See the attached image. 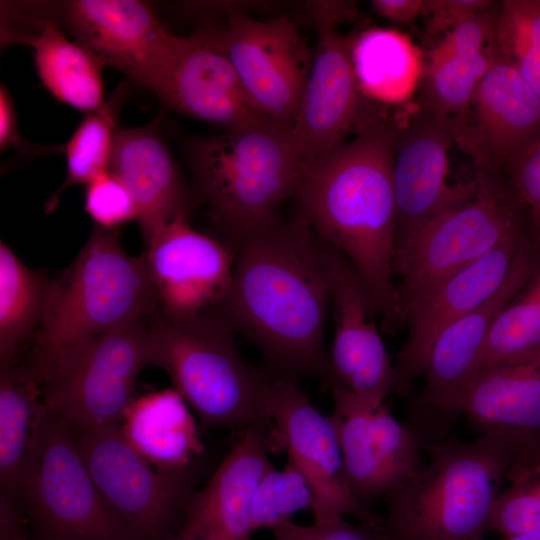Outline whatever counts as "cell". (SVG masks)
<instances>
[{
  "mask_svg": "<svg viewBox=\"0 0 540 540\" xmlns=\"http://www.w3.org/2000/svg\"><path fill=\"white\" fill-rule=\"evenodd\" d=\"M231 250V284L212 310L260 351L275 377L325 382L332 283L321 239L300 215L289 221L277 217Z\"/></svg>",
  "mask_w": 540,
  "mask_h": 540,
  "instance_id": "1",
  "label": "cell"
},
{
  "mask_svg": "<svg viewBox=\"0 0 540 540\" xmlns=\"http://www.w3.org/2000/svg\"><path fill=\"white\" fill-rule=\"evenodd\" d=\"M399 128L396 118L362 107L351 140L303 161L294 197L298 215L355 268L390 335L404 328L394 280Z\"/></svg>",
  "mask_w": 540,
  "mask_h": 540,
  "instance_id": "2",
  "label": "cell"
},
{
  "mask_svg": "<svg viewBox=\"0 0 540 540\" xmlns=\"http://www.w3.org/2000/svg\"><path fill=\"white\" fill-rule=\"evenodd\" d=\"M158 310L143 255L128 254L118 229L94 225L72 263L50 280L27 367L42 386L100 336Z\"/></svg>",
  "mask_w": 540,
  "mask_h": 540,
  "instance_id": "3",
  "label": "cell"
},
{
  "mask_svg": "<svg viewBox=\"0 0 540 540\" xmlns=\"http://www.w3.org/2000/svg\"><path fill=\"white\" fill-rule=\"evenodd\" d=\"M429 453L428 465L383 499L380 540H483L499 488L515 475L512 453L487 433L441 441Z\"/></svg>",
  "mask_w": 540,
  "mask_h": 540,
  "instance_id": "4",
  "label": "cell"
},
{
  "mask_svg": "<svg viewBox=\"0 0 540 540\" xmlns=\"http://www.w3.org/2000/svg\"><path fill=\"white\" fill-rule=\"evenodd\" d=\"M234 335L212 309L181 319L158 310L150 322L151 366L166 371L206 428L274 429L268 394L275 376L244 360Z\"/></svg>",
  "mask_w": 540,
  "mask_h": 540,
  "instance_id": "5",
  "label": "cell"
},
{
  "mask_svg": "<svg viewBox=\"0 0 540 540\" xmlns=\"http://www.w3.org/2000/svg\"><path fill=\"white\" fill-rule=\"evenodd\" d=\"M188 157L197 197L230 249L278 217L303 169L290 133L272 126L196 138Z\"/></svg>",
  "mask_w": 540,
  "mask_h": 540,
  "instance_id": "6",
  "label": "cell"
},
{
  "mask_svg": "<svg viewBox=\"0 0 540 540\" xmlns=\"http://www.w3.org/2000/svg\"><path fill=\"white\" fill-rule=\"evenodd\" d=\"M474 188L429 222L394 262L405 322L446 279L512 235L531 229L505 173L476 169Z\"/></svg>",
  "mask_w": 540,
  "mask_h": 540,
  "instance_id": "7",
  "label": "cell"
},
{
  "mask_svg": "<svg viewBox=\"0 0 540 540\" xmlns=\"http://www.w3.org/2000/svg\"><path fill=\"white\" fill-rule=\"evenodd\" d=\"M18 507L31 540H133L92 479L72 427L48 409Z\"/></svg>",
  "mask_w": 540,
  "mask_h": 540,
  "instance_id": "8",
  "label": "cell"
},
{
  "mask_svg": "<svg viewBox=\"0 0 540 540\" xmlns=\"http://www.w3.org/2000/svg\"><path fill=\"white\" fill-rule=\"evenodd\" d=\"M72 429L98 490L133 540H166L196 490L198 461L160 471L127 442L120 424Z\"/></svg>",
  "mask_w": 540,
  "mask_h": 540,
  "instance_id": "9",
  "label": "cell"
},
{
  "mask_svg": "<svg viewBox=\"0 0 540 540\" xmlns=\"http://www.w3.org/2000/svg\"><path fill=\"white\" fill-rule=\"evenodd\" d=\"M152 316L100 336L48 379L41 386L47 409L74 429L121 424L140 372L151 366Z\"/></svg>",
  "mask_w": 540,
  "mask_h": 540,
  "instance_id": "10",
  "label": "cell"
},
{
  "mask_svg": "<svg viewBox=\"0 0 540 540\" xmlns=\"http://www.w3.org/2000/svg\"><path fill=\"white\" fill-rule=\"evenodd\" d=\"M214 29L252 105L271 126L290 132L313 59L296 24L286 17L257 20L234 10L223 27Z\"/></svg>",
  "mask_w": 540,
  "mask_h": 540,
  "instance_id": "11",
  "label": "cell"
},
{
  "mask_svg": "<svg viewBox=\"0 0 540 540\" xmlns=\"http://www.w3.org/2000/svg\"><path fill=\"white\" fill-rule=\"evenodd\" d=\"M306 8L316 44L302 104L289 132L303 161L345 142L362 107L351 56L356 34L337 30L345 21H357L355 2L311 1Z\"/></svg>",
  "mask_w": 540,
  "mask_h": 540,
  "instance_id": "12",
  "label": "cell"
},
{
  "mask_svg": "<svg viewBox=\"0 0 540 540\" xmlns=\"http://www.w3.org/2000/svg\"><path fill=\"white\" fill-rule=\"evenodd\" d=\"M298 381L274 377L268 394V412L274 425L273 446L288 453V461L305 477L313 492L315 522L353 515L360 523L379 529L382 516L364 509L345 477L336 425L299 389Z\"/></svg>",
  "mask_w": 540,
  "mask_h": 540,
  "instance_id": "13",
  "label": "cell"
},
{
  "mask_svg": "<svg viewBox=\"0 0 540 540\" xmlns=\"http://www.w3.org/2000/svg\"><path fill=\"white\" fill-rule=\"evenodd\" d=\"M452 144L449 117L421 105L400 124L393 167L394 262L429 222L474 188V179L448 182Z\"/></svg>",
  "mask_w": 540,
  "mask_h": 540,
  "instance_id": "14",
  "label": "cell"
},
{
  "mask_svg": "<svg viewBox=\"0 0 540 540\" xmlns=\"http://www.w3.org/2000/svg\"><path fill=\"white\" fill-rule=\"evenodd\" d=\"M59 7L74 40L104 67L159 92L182 37L171 34L149 6L135 0H72Z\"/></svg>",
  "mask_w": 540,
  "mask_h": 540,
  "instance_id": "15",
  "label": "cell"
},
{
  "mask_svg": "<svg viewBox=\"0 0 540 540\" xmlns=\"http://www.w3.org/2000/svg\"><path fill=\"white\" fill-rule=\"evenodd\" d=\"M322 243L331 277L335 320L325 383L329 388H343L370 408H377L397 387L395 365L376 325L378 313L352 264Z\"/></svg>",
  "mask_w": 540,
  "mask_h": 540,
  "instance_id": "16",
  "label": "cell"
},
{
  "mask_svg": "<svg viewBox=\"0 0 540 540\" xmlns=\"http://www.w3.org/2000/svg\"><path fill=\"white\" fill-rule=\"evenodd\" d=\"M449 119L476 169L504 173L540 140V95L497 51L467 108Z\"/></svg>",
  "mask_w": 540,
  "mask_h": 540,
  "instance_id": "17",
  "label": "cell"
},
{
  "mask_svg": "<svg viewBox=\"0 0 540 540\" xmlns=\"http://www.w3.org/2000/svg\"><path fill=\"white\" fill-rule=\"evenodd\" d=\"M444 411L465 415L503 442L516 481L540 473V352L475 373Z\"/></svg>",
  "mask_w": 540,
  "mask_h": 540,
  "instance_id": "18",
  "label": "cell"
},
{
  "mask_svg": "<svg viewBox=\"0 0 540 540\" xmlns=\"http://www.w3.org/2000/svg\"><path fill=\"white\" fill-rule=\"evenodd\" d=\"M142 253L159 312L192 317L215 308L231 284L234 253L221 240L194 229L180 214L157 229Z\"/></svg>",
  "mask_w": 540,
  "mask_h": 540,
  "instance_id": "19",
  "label": "cell"
},
{
  "mask_svg": "<svg viewBox=\"0 0 540 540\" xmlns=\"http://www.w3.org/2000/svg\"><path fill=\"white\" fill-rule=\"evenodd\" d=\"M533 247L531 229L516 233L450 276L425 299L405 322L407 338L395 364L396 394H409L413 381L423 375L432 346L441 332L493 295Z\"/></svg>",
  "mask_w": 540,
  "mask_h": 540,
  "instance_id": "20",
  "label": "cell"
},
{
  "mask_svg": "<svg viewBox=\"0 0 540 540\" xmlns=\"http://www.w3.org/2000/svg\"><path fill=\"white\" fill-rule=\"evenodd\" d=\"M274 429L241 430L230 451L201 489L188 499L166 540H251L254 491L273 467L268 451Z\"/></svg>",
  "mask_w": 540,
  "mask_h": 540,
  "instance_id": "21",
  "label": "cell"
},
{
  "mask_svg": "<svg viewBox=\"0 0 540 540\" xmlns=\"http://www.w3.org/2000/svg\"><path fill=\"white\" fill-rule=\"evenodd\" d=\"M156 95L172 110L224 131L271 126L247 97L214 28L182 37Z\"/></svg>",
  "mask_w": 540,
  "mask_h": 540,
  "instance_id": "22",
  "label": "cell"
},
{
  "mask_svg": "<svg viewBox=\"0 0 540 540\" xmlns=\"http://www.w3.org/2000/svg\"><path fill=\"white\" fill-rule=\"evenodd\" d=\"M109 171L134 197L143 244L161 226L180 214H188L189 192L157 122L117 131Z\"/></svg>",
  "mask_w": 540,
  "mask_h": 540,
  "instance_id": "23",
  "label": "cell"
},
{
  "mask_svg": "<svg viewBox=\"0 0 540 540\" xmlns=\"http://www.w3.org/2000/svg\"><path fill=\"white\" fill-rule=\"evenodd\" d=\"M537 257L533 247L493 295L437 337L423 372L425 384L417 399L420 405L444 411L465 385L496 318L523 286Z\"/></svg>",
  "mask_w": 540,
  "mask_h": 540,
  "instance_id": "24",
  "label": "cell"
},
{
  "mask_svg": "<svg viewBox=\"0 0 540 540\" xmlns=\"http://www.w3.org/2000/svg\"><path fill=\"white\" fill-rule=\"evenodd\" d=\"M187 402L172 387L137 396L120 424L127 442L154 468L185 470L204 451Z\"/></svg>",
  "mask_w": 540,
  "mask_h": 540,
  "instance_id": "25",
  "label": "cell"
},
{
  "mask_svg": "<svg viewBox=\"0 0 540 540\" xmlns=\"http://www.w3.org/2000/svg\"><path fill=\"white\" fill-rule=\"evenodd\" d=\"M46 409L41 386L27 365L18 362L1 365V502L18 507V496Z\"/></svg>",
  "mask_w": 540,
  "mask_h": 540,
  "instance_id": "26",
  "label": "cell"
},
{
  "mask_svg": "<svg viewBox=\"0 0 540 540\" xmlns=\"http://www.w3.org/2000/svg\"><path fill=\"white\" fill-rule=\"evenodd\" d=\"M25 36L33 49L37 74L43 86L59 101L84 112L105 102L103 65L81 44L70 40L49 18L33 20Z\"/></svg>",
  "mask_w": 540,
  "mask_h": 540,
  "instance_id": "27",
  "label": "cell"
},
{
  "mask_svg": "<svg viewBox=\"0 0 540 540\" xmlns=\"http://www.w3.org/2000/svg\"><path fill=\"white\" fill-rule=\"evenodd\" d=\"M351 56L363 97L402 104L420 86L423 54L408 36L397 30L371 27L357 33Z\"/></svg>",
  "mask_w": 540,
  "mask_h": 540,
  "instance_id": "28",
  "label": "cell"
},
{
  "mask_svg": "<svg viewBox=\"0 0 540 540\" xmlns=\"http://www.w3.org/2000/svg\"><path fill=\"white\" fill-rule=\"evenodd\" d=\"M347 484L366 510L394 489L380 447L372 433L370 408L343 388L330 387ZM371 511V510H370Z\"/></svg>",
  "mask_w": 540,
  "mask_h": 540,
  "instance_id": "29",
  "label": "cell"
},
{
  "mask_svg": "<svg viewBox=\"0 0 540 540\" xmlns=\"http://www.w3.org/2000/svg\"><path fill=\"white\" fill-rule=\"evenodd\" d=\"M51 278L26 266L0 242V362H17L22 344L37 331Z\"/></svg>",
  "mask_w": 540,
  "mask_h": 540,
  "instance_id": "30",
  "label": "cell"
},
{
  "mask_svg": "<svg viewBox=\"0 0 540 540\" xmlns=\"http://www.w3.org/2000/svg\"><path fill=\"white\" fill-rule=\"evenodd\" d=\"M538 352H540V250L529 277L496 318L470 377L485 369Z\"/></svg>",
  "mask_w": 540,
  "mask_h": 540,
  "instance_id": "31",
  "label": "cell"
},
{
  "mask_svg": "<svg viewBox=\"0 0 540 540\" xmlns=\"http://www.w3.org/2000/svg\"><path fill=\"white\" fill-rule=\"evenodd\" d=\"M129 82L120 83L101 107L89 112L79 123L65 147L66 177L47 204L51 211L62 193L74 185L90 183L109 171L111 153L122 107L129 93Z\"/></svg>",
  "mask_w": 540,
  "mask_h": 540,
  "instance_id": "32",
  "label": "cell"
},
{
  "mask_svg": "<svg viewBox=\"0 0 540 540\" xmlns=\"http://www.w3.org/2000/svg\"><path fill=\"white\" fill-rule=\"evenodd\" d=\"M496 54L495 44L476 54L427 56L419 105L449 118L459 115L469 105Z\"/></svg>",
  "mask_w": 540,
  "mask_h": 540,
  "instance_id": "33",
  "label": "cell"
},
{
  "mask_svg": "<svg viewBox=\"0 0 540 540\" xmlns=\"http://www.w3.org/2000/svg\"><path fill=\"white\" fill-rule=\"evenodd\" d=\"M495 44L498 53L540 95V0L500 2Z\"/></svg>",
  "mask_w": 540,
  "mask_h": 540,
  "instance_id": "34",
  "label": "cell"
},
{
  "mask_svg": "<svg viewBox=\"0 0 540 540\" xmlns=\"http://www.w3.org/2000/svg\"><path fill=\"white\" fill-rule=\"evenodd\" d=\"M313 492L301 472L289 461L282 470L269 469L259 481L252 498L250 522L253 532L270 529L291 520L303 509H311Z\"/></svg>",
  "mask_w": 540,
  "mask_h": 540,
  "instance_id": "35",
  "label": "cell"
},
{
  "mask_svg": "<svg viewBox=\"0 0 540 540\" xmlns=\"http://www.w3.org/2000/svg\"><path fill=\"white\" fill-rule=\"evenodd\" d=\"M370 423L390 477L397 487L420 469L419 439L392 415L385 404L371 410Z\"/></svg>",
  "mask_w": 540,
  "mask_h": 540,
  "instance_id": "36",
  "label": "cell"
},
{
  "mask_svg": "<svg viewBox=\"0 0 540 540\" xmlns=\"http://www.w3.org/2000/svg\"><path fill=\"white\" fill-rule=\"evenodd\" d=\"M487 530L506 537L540 533V473L517 481L499 493L492 507Z\"/></svg>",
  "mask_w": 540,
  "mask_h": 540,
  "instance_id": "37",
  "label": "cell"
},
{
  "mask_svg": "<svg viewBox=\"0 0 540 540\" xmlns=\"http://www.w3.org/2000/svg\"><path fill=\"white\" fill-rule=\"evenodd\" d=\"M84 209L94 225L105 229L137 221V205L129 189L112 172L107 171L86 185Z\"/></svg>",
  "mask_w": 540,
  "mask_h": 540,
  "instance_id": "38",
  "label": "cell"
},
{
  "mask_svg": "<svg viewBox=\"0 0 540 540\" xmlns=\"http://www.w3.org/2000/svg\"><path fill=\"white\" fill-rule=\"evenodd\" d=\"M504 173L527 209L533 242L540 250V140L518 155Z\"/></svg>",
  "mask_w": 540,
  "mask_h": 540,
  "instance_id": "39",
  "label": "cell"
},
{
  "mask_svg": "<svg viewBox=\"0 0 540 540\" xmlns=\"http://www.w3.org/2000/svg\"><path fill=\"white\" fill-rule=\"evenodd\" d=\"M274 540H380L378 530L363 523L354 525L343 517L300 525L285 521L272 530Z\"/></svg>",
  "mask_w": 540,
  "mask_h": 540,
  "instance_id": "40",
  "label": "cell"
},
{
  "mask_svg": "<svg viewBox=\"0 0 540 540\" xmlns=\"http://www.w3.org/2000/svg\"><path fill=\"white\" fill-rule=\"evenodd\" d=\"M496 3L491 0H424L422 16L426 18V35L431 38L443 36Z\"/></svg>",
  "mask_w": 540,
  "mask_h": 540,
  "instance_id": "41",
  "label": "cell"
},
{
  "mask_svg": "<svg viewBox=\"0 0 540 540\" xmlns=\"http://www.w3.org/2000/svg\"><path fill=\"white\" fill-rule=\"evenodd\" d=\"M0 147L2 151L16 147L29 152V145L18 133L15 108L4 85L0 87Z\"/></svg>",
  "mask_w": 540,
  "mask_h": 540,
  "instance_id": "42",
  "label": "cell"
},
{
  "mask_svg": "<svg viewBox=\"0 0 540 540\" xmlns=\"http://www.w3.org/2000/svg\"><path fill=\"white\" fill-rule=\"evenodd\" d=\"M371 4L378 15L407 25L422 16L424 0H373Z\"/></svg>",
  "mask_w": 540,
  "mask_h": 540,
  "instance_id": "43",
  "label": "cell"
},
{
  "mask_svg": "<svg viewBox=\"0 0 540 540\" xmlns=\"http://www.w3.org/2000/svg\"><path fill=\"white\" fill-rule=\"evenodd\" d=\"M506 538V540H540V533L518 534Z\"/></svg>",
  "mask_w": 540,
  "mask_h": 540,
  "instance_id": "44",
  "label": "cell"
},
{
  "mask_svg": "<svg viewBox=\"0 0 540 540\" xmlns=\"http://www.w3.org/2000/svg\"><path fill=\"white\" fill-rule=\"evenodd\" d=\"M4 540H29V538L25 534H19L14 537H10Z\"/></svg>",
  "mask_w": 540,
  "mask_h": 540,
  "instance_id": "45",
  "label": "cell"
}]
</instances>
